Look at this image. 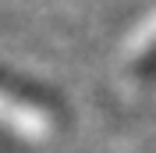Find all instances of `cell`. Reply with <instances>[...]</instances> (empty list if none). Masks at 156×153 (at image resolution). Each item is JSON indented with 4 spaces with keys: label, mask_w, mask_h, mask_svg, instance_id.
I'll use <instances>...</instances> for the list:
<instances>
[{
    "label": "cell",
    "mask_w": 156,
    "mask_h": 153,
    "mask_svg": "<svg viewBox=\"0 0 156 153\" xmlns=\"http://www.w3.org/2000/svg\"><path fill=\"white\" fill-rule=\"evenodd\" d=\"M0 110H7L11 121H18L21 128L29 132H46L57 121V100L46 93V89L32 86L29 78L14 75V71H4L0 68Z\"/></svg>",
    "instance_id": "6da1fadb"
},
{
    "label": "cell",
    "mask_w": 156,
    "mask_h": 153,
    "mask_svg": "<svg viewBox=\"0 0 156 153\" xmlns=\"http://www.w3.org/2000/svg\"><path fill=\"white\" fill-rule=\"evenodd\" d=\"M135 75L138 78H156V39L146 43V50L135 57Z\"/></svg>",
    "instance_id": "7a4b0ae2"
}]
</instances>
